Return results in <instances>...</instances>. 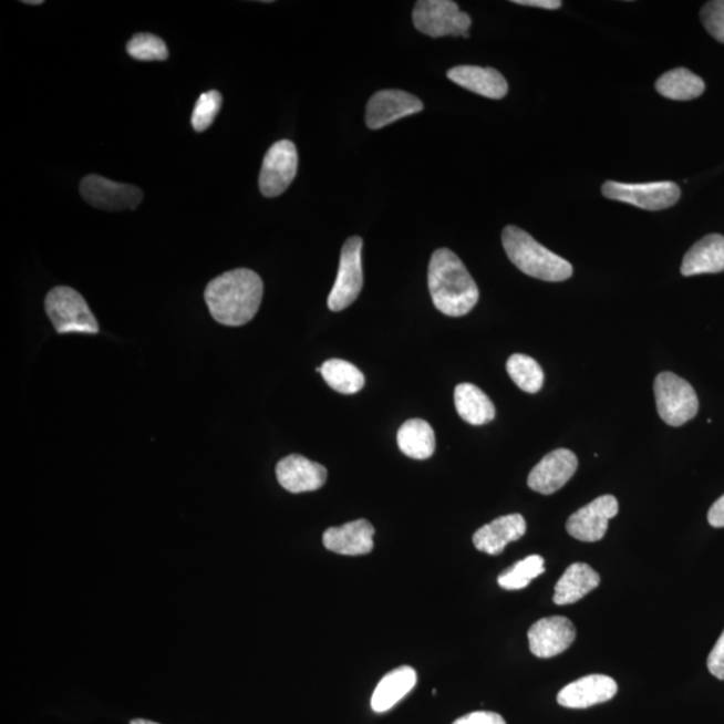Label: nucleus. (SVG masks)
<instances>
[{
	"label": "nucleus",
	"mask_w": 724,
	"mask_h": 724,
	"mask_svg": "<svg viewBox=\"0 0 724 724\" xmlns=\"http://www.w3.org/2000/svg\"><path fill=\"white\" fill-rule=\"evenodd\" d=\"M263 298L262 279L249 269L227 271L207 285L209 313L226 327H241L258 313Z\"/></svg>",
	"instance_id": "f257e3e1"
},
{
	"label": "nucleus",
	"mask_w": 724,
	"mask_h": 724,
	"mask_svg": "<svg viewBox=\"0 0 724 724\" xmlns=\"http://www.w3.org/2000/svg\"><path fill=\"white\" fill-rule=\"evenodd\" d=\"M428 288L435 308L448 317L469 313L479 301V289L459 257L448 249L432 254Z\"/></svg>",
	"instance_id": "f03ea898"
},
{
	"label": "nucleus",
	"mask_w": 724,
	"mask_h": 724,
	"mask_svg": "<svg viewBox=\"0 0 724 724\" xmlns=\"http://www.w3.org/2000/svg\"><path fill=\"white\" fill-rule=\"evenodd\" d=\"M501 244L507 257L526 276L546 282H562L573 276L567 259L557 256L516 226H507L501 232Z\"/></svg>",
	"instance_id": "7ed1b4c3"
},
{
	"label": "nucleus",
	"mask_w": 724,
	"mask_h": 724,
	"mask_svg": "<svg viewBox=\"0 0 724 724\" xmlns=\"http://www.w3.org/2000/svg\"><path fill=\"white\" fill-rule=\"evenodd\" d=\"M44 308L56 332L61 334L99 333V322L89 309L85 298L68 286H59L50 291Z\"/></svg>",
	"instance_id": "20e7f679"
},
{
	"label": "nucleus",
	"mask_w": 724,
	"mask_h": 724,
	"mask_svg": "<svg viewBox=\"0 0 724 724\" xmlns=\"http://www.w3.org/2000/svg\"><path fill=\"white\" fill-rule=\"evenodd\" d=\"M659 416L671 427H682L697 415L699 400L689 381L672 372H662L655 380Z\"/></svg>",
	"instance_id": "39448f33"
},
{
	"label": "nucleus",
	"mask_w": 724,
	"mask_h": 724,
	"mask_svg": "<svg viewBox=\"0 0 724 724\" xmlns=\"http://www.w3.org/2000/svg\"><path fill=\"white\" fill-rule=\"evenodd\" d=\"M415 28L431 38L465 37L472 28V17L451 0H418L414 14Z\"/></svg>",
	"instance_id": "423d86ee"
},
{
	"label": "nucleus",
	"mask_w": 724,
	"mask_h": 724,
	"mask_svg": "<svg viewBox=\"0 0 724 724\" xmlns=\"http://www.w3.org/2000/svg\"><path fill=\"white\" fill-rule=\"evenodd\" d=\"M602 195L608 199L627 203L647 211H660L676 205L681 199V188L673 182L643 184L607 182L602 186Z\"/></svg>",
	"instance_id": "0eeeda50"
},
{
	"label": "nucleus",
	"mask_w": 724,
	"mask_h": 724,
	"mask_svg": "<svg viewBox=\"0 0 724 724\" xmlns=\"http://www.w3.org/2000/svg\"><path fill=\"white\" fill-rule=\"evenodd\" d=\"M364 285L362 275V239L352 237L342 247L340 268L335 282L328 298V307L332 311H342L358 300Z\"/></svg>",
	"instance_id": "6e6552de"
},
{
	"label": "nucleus",
	"mask_w": 724,
	"mask_h": 724,
	"mask_svg": "<svg viewBox=\"0 0 724 724\" xmlns=\"http://www.w3.org/2000/svg\"><path fill=\"white\" fill-rule=\"evenodd\" d=\"M298 170V152L289 139L271 145L262 163L259 189L266 198H277L293 183Z\"/></svg>",
	"instance_id": "1a4fd4ad"
},
{
	"label": "nucleus",
	"mask_w": 724,
	"mask_h": 724,
	"mask_svg": "<svg viewBox=\"0 0 724 724\" xmlns=\"http://www.w3.org/2000/svg\"><path fill=\"white\" fill-rule=\"evenodd\" d=\"M80 193L89 205L104 211L135 209L143 200V190L138 187L112 182L99 175L86 176L81 182Z\"/></svg>",
	"instance_id": "9d476101"
},
{
	"label": "nucleus",
	"mask_w": 724,
	"mask_h": 724,
	"mask_svg": "<svg viewBox=\"0 0 724 724\" xmlns=\"http://www.w3.org/2000/svg\"><path fill=\"white\" fill-rule=\"evenodd\" d=\"M618 514V499L613 495H602L570 516L567 530L578 541L597 542L606 536L609 520Z\"/></svg>",
	"instance_id": "9b49d317"
},
{
	"label": "nucleus",
	"mask_w": 724,
	"mask_h": 724,
	"mask_svg": "<svg viewBox=\"0 0 724 724\" xmlns=\"http://www.w3.org/2000/svg\"><path fill=\"white\" fill-rule=\"evenodd\" d=\"M578 468L575 453L567 448H558L546 455L538 465L531 469L527 485L532 492L550 495L567 485L573 478Z\"/></svg>",
	"instance_id": "f8f14e48"
},
{
	"label": "nucleus",
	"mask_w": 724,
	"mask_h": 724,
	"mask_svg": "<svg viewBox=\"0 0 724 724\" xmlns=\"http://www.w3.org/2000/svg\"><path fill=\"white\" fill-rule=\"evenodd\" d=\"M573 622L562 616L542 619L532 624L527 633L532 655L550 659L561 655L576 640Z\"/></svg>",
	"instance_id": "ddd939ff"
},
{
	"label": "nucleus",
	"mask_w": 724,
	"mask_h": 724,
	"mask_svg": "<svg viewBox=\"0 0 724 724\" xmlns=\"http://www.w3.org/2000/svg\"><path fill=\"white\" fill-rule=\"evenodd\" d=\"M421 100L403 91H381L372 95L366 106L368 128L381 130L396 123L397 120L412 116L423 111Z\"/></svg>",
	"instance_id": "4468645a"
},
{
	"label": "nucleus",
	"mask_w": 724,
	"mask_h": 724,
	"mask_svg": "<svg viewBox=\"0 0 724 724\" xmlns=\"http://www.w3.org/2000/svg\"><path fill=\"white\" fill-rule=\"evenodd\" d=\"M277 478L285 490L293 494L319 490L328 479L327 468L302 455H289L279 461Z\"/></svg>",
	"instance_id": "2eb2a0df"
},
{
	"label": "nucleus",
	"mask_w": 724,
	"mask_h": 724,
	"mask_svg": "<svg viewBox=\"0 0 724 724\" xmlns=\"http://www.w3.org/2000/svg\"><path fill=\"white\" fill-rule=\"evenodd\" d=\"M618 690L614 679L607 675H589L563 687L557 695V702L567 709H589L612 701Z\"/></svg>",
	"instance_id": "dca6fc26"
},
{
	"label": "nucleus",
	"mask_w": 724,
	"mask_h": 724,
	"mask_svg": "<svg viewBox=\"0 0 724 724\" xmlns=\"http://www.w3.org/2000/svg\"><path fill=\"white\" fill-rule=\"evenodd\" d=\"M374 527L366 519L353 520L323 532V546L342 556H364L373 550Z\"/></svg>",
	"instance_id": "f3484780"
},
{
	"label": "nucleus",
	"mask_w": 724,
	"mask_h": 724,
	"mask_svg": "<svg viewBox=\"0 0 724 724\" xmlns=\"http://www.w3.org/2000/svg\"><path fill=\"white\" fill-rule=\"evenodd\" d=\"M526 529V520L520 514H509V516L499 517L480 527L475 532L473 542L479 551L498 556L507 545L523 538Z\"/></svg>",
	"instance_id": "a211bd4d"
},
{
	"label": "nucleus",
	"mask_w": 724,
	"mask_h": 724,
	"mask_svg": "<svg viewBox=\"0 0 724 724\" xmlns=\"http://www.w3.org/2000/svg\"><path fill=\"white\" fill-rule=\"evenodd\" d=\"M447 77L456 85L487 99L500 100L509 92L504 75L493 68L456 66L448 70Z\"/></svg>",
	"instance_id": "6ab92c4d"
},
{
	"label": "nucleus",
	"mask_w": 724,
	"mask_h": 724,
	"mask_svg": "<svg viewBox=\"0 0 724 724\" xmlns=\"http://www.w3.org/2000/svg\"><path fill=\"white\" fill-rule=\"evenodd\" d=\"M684 277L716 275L724 271V237L711 234L696 241L685 254L682 263Z\"/></svg>",
	"instance_id": "aec40b11"
},
{
	"label": "nucleus",
	"mask_w": 724,
	"mask_h": 724,
	"mask_svg": "<svg viewBox=\"0 0 724 724\" xmlns=\"http://www.w3.org/2000/svg\"><path fill=\"white\" fill-rule=\"evenodd\" d=\"M600 582V575L589 565L581 562L570 565L558 580L552 600L557 606H570L593 592Z\"/></svg>",
	"instance_id": "412c9836"
},
{
	"label": "nucleus",
	"mask_w": 724,
	"mask_h": 724,
	"mask_svg": "<svg viewBox=\"0 0 724 724\" xmlns=\"http://www.w3.org/2000/svg\"><path fill=\"white\" fill-rule=\"evenodd\" d=\"M416 682V671L412 666H400V669L386 673L372 695L371 706L374 713H385L395 707L404 696L415 689Z\"/></svg>",
	"instance_id": "4be33fe9"
},
{
	"label": "nucleus",
	"mask_w": 724,
	"mask_h": 724,
	"mask_svg": "<svg viewBox=\"0 0 724 724\" xmlns=\"http://www.w3.org/2000/svg\"><path fill=\"white\" fill-rule=\"evenodd\" d=\"M457 415L472 425H485L495 418V406L478 386L463 383L455 389Z\"/></svg>",
	"instance_id": "5701e85b"
},
{
	"label": "nucleus",
	"mask_w": 724,
	"mask_h": 724,
	"mask_svg": "<svg viewBox=\"0 0 724 724\" xmlns=\"http://www.w3.org/2000/svg\"><path fill=\"white\" fill-rule=\"evenodd\" d=\"M397 444L400 451L412 459H428L436 448L435 432L422 418H411L400 427Z\"/></svg>",
	"instance_id": "b1692460"
},
{
	"label": "nucleus",
	"mask_w": 724,
	"mask_h": 724,
	"mask_svg": "<svg viewBox=\"0 0 724 724\" xmlns=\"http://www.w3.org/2000/svg\"><path fill=\"white\" fill-rule=\"evenodd\" d=\"M656 91L663 97L673 101H691L701 95L706 89L704 82L689 69L679 68L670 70L656 81Z\"/></svg>",
	"instance_id": "393cba45"
},
{
	"label": "nucleus",
	"mask_w": 724,
	"mask_h": 724,
	"mask_svg": "<svg viewBox=\"0 0 724 724\" xmlns=\"http://www.w3.org/2000/svg\"><path fill=\"white\" fill-rule=\"evenodd\" d=\"M317 372L322 374L330 389L342 395H354L364 389L365 377L358 366L345 360L332 359L323 362Z\"/></svg>",
	"instance_id": "a878e982"
},
{
	"label": "nucleus",
	"mask_w": 724,
	"mask_h": 724,
	"mask_svg": "<svg viewBox=\"0 0 724 724\" xmlns=\"http://www.w3.org/2000/svg\"><path fill=\"white\" fill-rule=\"evenodd\" d=\"M507 373L526 393H537L542 390L545 373L535 359L526 354H513L506 364Z\"/></svg>",
	"instance_id": "bb28decb"
},
{
	"label": "nucleus",
	"mask_w": 724,
	"mask_h": 724,
	"mask_svg": "<svg viewBox=\"0 0 724 724\" xmlns=\"http://www.w3.org/2000/svg\"><path fill=\"white\" fill-rule=\"evenodd\" d=\"M542 573H545L544 558L537 555L529 556L501 573L498 583L506 590H519L529 587V583Z\"/></svg>",
	"instance_id": "cd10ccee"
},
{
	"label": "nucleus",
	"mask_w": 724,
	"mask_h": 724,
	"mask_svg": "<svg viewBox=\"0 0 724 724\" xmlns=\"http://www.w3.org/2000/svg\"><path fill=\"white\" fill-rule=\"evenodd\" d=\"M126 52L137 61H165L168 59V48L161 37L142 33L132 37L126 44Z\"/></svg>",
	"instance_id": "c85d7f7f"
},
{
	"label": "nucleus",
	"mask_w": 724,
	"mask_h": 724,
	"mask_svg": "<svg viewBox=\"0 0 724 724\" xmlns=\"http://www.w3.org/2000/svg\"><path fill=\"white\" fill-rule=\"evenodd\" d=\"M221 103H224V99L219 92L209 91L200 95L196 101L193 118H190L196 132H205L214 124V120L221 110Z\"/></svg>",
	"instance_id": "c756f323"
},
{
	"label": "nucleus",
	"mask_w": 724,
	"mask_h": 724,
	"mask_svg": "<svg viewBox=\"0 0 724 724\" xmlns=\"http://www.w3.org/2000/svg\"><path fill=\"white\" fill-rule=\"evenodd\" d=\"M701 19L704 29L709 31L716 41L724 43V0H714L703 6Z\"/></svg>",
	"instance_id": "7c9ffc66"
},
{
	"label": "nucleus",
	"mask_w": 724,
	"mask_h": 724,
	"mask_svg": "<svg viewBox=\"0 0 724 724\" xmlns=\"http://www.w3.org/2000/svg\"><path fill=\"white\" fill-rule=\"evenodd\" d=\"M707 666L711 675L724 681V631L710 653Z\"/></svg>",
	"instance_id": "2f4dec72"
},
{
	"label": "nucleus",
	"mask_w": 724,
	"mask_h": 724,
	"mask_svg": "<svg viewBox=\"0 0 724 724\" xmlns=\"http://www.w3.org/2000/svg\"><path fill=\"white\" fill-rule=\"evenodd\" d=\"M454 724H506V722L499 714L476 711V713L459 717Z\"/></svg>",
	"instance_id": "473e14b6"
},
{
	"label": "nucleus",
	"mask_w": 724,
	"mask_h": 724,
	"mask_svg": "<svg viewBox=\"0 0 724 724\" xmlns=\"http://www.w3.org/2000/svg\"><path fill=\"white\" fill-rule=\"evenodd\" d=\"M707 518L711 526L724 527V495L711 506Z\"/></svg>",
	"instance_id": "72a5a7b5"
},
{
	"label": "nucleus",
	"mask_w": 724,
	"mask_h": 724,
	"mask_svg": "<svg viewBox=\"0 0 724 724\" xmlns=\"http://www.w3.org/2000/svg\"><path fill=\"white\" fill-rule=\"evenodd\" d=\"M513 3L520 6H529V8H539L545 10L561 9L562 2L560 0H514Z\"/></svg>",
	"instance_id": "f704fd0d"
},
{
	"label": "nucleus",
	"mask_w": 724,
	"mask_h": 724,
	"mask_svg": "<svg viewBox=\"0 0 724 724\" xmlns=\"http://www.w3.org/2000/svg\"><path fill=\"white\" fill-rule=\"evenodd\" d=\"M24 4L29 6H40L43 4L42 0H24Z\"/></svg>",
	"instance_id": "c9c22d12"
},
{
	"label": "nucleus",
	"mask_w": 724,
	"mask_h": 724,
	"mask_svg": "<svg viewBox=\"0 0 724 724\" xmlns=\"http://www.w3.org/2000/svg\"><path fill=\"white\" fill-rule=\"evenodd\" d=\"M131 724H158V723L151 722V721H145V720H135V721H132Z\"/></svg>",
	"instance_id": "e433bc0d"
}]
</instances>
